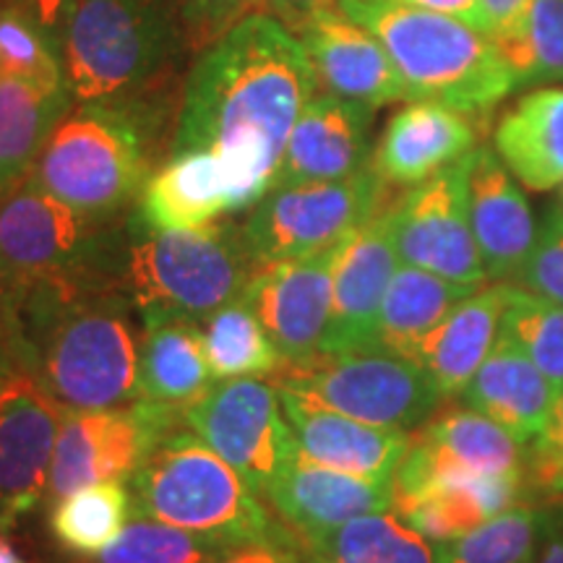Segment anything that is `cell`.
<instances>
[{"label":"cell","instance_id":"cell-26","mask_svg":"<svg viewBox=\"0 0 563 563\" xmlns=\"http://www.w3.org/2000/svg\"><path fill=\"white\" fill-rule=\"evenodd\" d=\"M493 150L530 191L563 186V89L543 87L519 97L498 121Z\"/></svg>","mask_w":563,"mask_h":563},{"label":"cell","instance_id":"cell-21","mask_svg":"<svg viewBox=\"0 0 563 563\" xmlns=\"http://www.w3.org/2000/svg\"><path fill=\"white\" fill-rule=\"evenodd\" d=\"M470 224L493 282H514L538 241L532 207L493 146H477L470 162Z\"/></svg>","mask_w":563,"mask_h":563},{"label":"cell","instance_id":"cell-28","mask_svg":"<svg viewBox=\"0 0 563 563\" xmlns=\"http://www.w3.org/2000/svg\"><path fill=\"white\" fill-rule=\"evenodd\" d=\"M214 382L199 323L159 321L144 327L139 347L141 399L186 412Z\"/></svg>","mask_w":563,"mask_h":563},{"label":"cell","instance_id":"cell-7","mask_svg":"<svg viewBox=\"0 0 563 563\" xmlns=\"http://www.w3.org/2000/svg\"><path fill=\"white\" fill-rule=\"evenodd\" d=\"M150 125L125 110L79 104L55 125L30 180L95 220H115L152 173Z\"/></svg>","mask_w":563,"mask_h":563},{"label":"cell","instance_id":"cell-18","mask_svg":"<svg viewBox=\"0 0 563 563\" xmlns=\"http://www.w3.org/2000/svg\"><path fill=\"white\" fill-rule=\"evenodd\" d=\"M277 391L295 446L302 456L363 481L391 485L394 473L410 446V431L371 426L300 394Z\"/></svg>","mask_w":563,"mask_h":563},{"label":"cell","instance_id":"cell-17","mask_svg":"<svg viewBox=\"0 0 563 563\" xmlns=\"http://www.w3.org/2000/svg\"><path fill=\"white\" fill-rule=\"evenodd\" d=\"M292 34L311 60L319 87L373 110L405 100L402 79L386 47L336 5L313 13Z\"/></svg>","mask_w":563,"mask_h":563},{"label":"cell","instance_id":"cell-37","mask_svg":"<svg viewBox=\"0 0 563 563\" xmlns=\"http://www.w3.org/2000/svg\"><path fill=\"white\" fill-rule=\"evenodd\" d=\"M509 66L519 84L563 81V0H532L522 45Z\"/></svg>","mask_w":563,"mask_h":563},{"label":"cell","instance_id":"cell-45","mask_svg":"<svg viewBox=\"0 0 563 563\" xmlns=\"http://www.w3.org/2000/svg\"><path fill=\"white\" fill-rule=\"evenodd\" d=\"M402 3L418 5V9L439 11L446 16L462 19L483 32V3L481 0H402Z\"/></svg>","mask_w":563,"mask_h":563},{"label":"cell","instance_id":"cell-41","mask_svg":"<svg viewBox=\"0 0 563 563\" xmlns=\"http://www.w3.org/2000/svg\"><path fill=\"white\" fill-rule=\"evenodd\" d=\"M481 3L483 32L501 47L504 58L511 60V55L522 45L532 0H481Z\"/></svg>","mask_w":563,"mask_h":563},{"label":"cell","instance_id":"cell-20","mask_svg":"<svg viewBox=\"0 0 563 563\" xmlns=\"http://www.w3.org/2000/svg\"><path fill=\"white\" fill-rule=\"evenodd\" d=\"M136 203V217L152 230H199L251 207L230 162L211 150L173 154L150 175Z\"/></svg>","mask_w":563,"mask_h":563},{"label":"cell","instance_id":"cell-34","mask_svg":"<svg viewBox=\"0 0 563 563\" xmlns=\"http://www.w3.org/2000/svg\"><path fill=\"white\" fill-rule=\"evenodd\" d=\"M517 344L545 373L555 391H563V306L519 285H509L501 316V334Z\"/></svg>","mask_w":563,"mask_h":563},{"label":"cell","instance_id":"cell-12","mask_svg":"<svg viewBox=\"0 0 563 563\" xmlns=\"http://www.w3.org/2000/svg\"><path fill=\"white\" fill-rule=\"evenodd\" d=\"M183 420L258 496H266L295 454L277 386L264 378H224L188 407Z\"/></svg>","mask_w":563,"mask_h":563},{"label":"cell","instance_id":"cell-46","mask_svg":"<svg viewBox=\"0 0 563 563\" xmlns=\"http://www.w3.org/2000/svg\"><path fill=\"white\" fill-rule=\"evenodd\" d=\"M532 563H563V506L555 509L551 530H548L543 545Z\"/></svg>","mask_w":563,"mask_h":563},{"label":"cell","instance_id":"cell-40","mask_svg":"<svg viewBox=\"0 0 563 563\" xmlns=\"http://www.w3.org/2000/svg\"><path fill=\"white\" fill-rule=\"evenodd\" d=\"M194 53H203L222 34L253 13L266 11V0H175Z\"/></svg>","mask_w":563,"mask_h":563},{"label":"cell","instance_id":"cell-39","mask_svg":"<svg viewBox=\"0 0 563 563\" xmlns=\"http://www.w3.org/2000/svg\"><path fill=\"white\" fill-rule=\"evenodd\" d=\"M514 285L530 290L540 298L563 306V211L561 207L545 214L538 230L530 256L514 277Z\"/></svg>","mask_w":563,"mask_h":563},{"label":"cell","instance_id":"cell-32","mask_svg":"<svg viewBox=\"0 0 563 563\" xmlns=\"http://www.w3.org/2000/svg\"><path fill=\"white\" fill-rule=\"evenodd\" d=\"M555 509L517 504L462 538L441 545V563H532L551 530Z\"/></svg>","mask_w":563,"mask_h":563},{"label":"cell","instance_id":"cell-30","mask_svg":"<svg viewBox=\"0 0 563 563\" xmlns=\"http://www.w3.org/2000/svg\"><path fill=\"white\" fill-rule=\"evenodd\" d=\"M302 543L313 563H441V545L394 511L365 514Z\"/></svg>","mask_w":563,"mask_h":563},{"label":"cell","instance_id":"cell-1","mask_svg":"<svg viewBox=\"0 0 563 563\" xmlns=\"http://www.w3.org/2000/svg\"><path fill=\"white\" fill-rule=\"evenodd\" d=\"M316 89L300 40L272 13H253L186 76L173 154L220 152L253 207L274 188L292 125Z\"/></svg>","mask_w":563,"mask_h":563},{"label":"cell","instance_id":"cell-14","mask_svg":"<svg viewBox=\"0 0 563 563\" xmlns=\"http://www.w3.org/2000/svg\"><path fill=\"white\" fill-rule=\"evenodd\" d=\"M332 251L266 264L245 287L243 302L256 313L282 361H306L323 350L332 319Z\"/></svg>","mask_w":563,"mask_h":563},{"label":"cell","instance_id":"cell-33","mask_svg":"<svg viewBox=\"0 0 563 563\" xmlns=\"http://www.w3.org/2000/svg\"><path fill=\"white\" fill-rule=\"evenodd\" d=\"M203 355L217 382L264 376L279 368L282 355L256 313L243 300L230 302L199 323Z\"/></svg>","mask_w":563,"mask_h":563},{"label":"cell","instance_id":"cell-9","mask_svg":"<svg viewBox=\"0 0 563 563\" xmlns=\"http://www.w3.org/2000/svg\"><path fill=\"white\" fill-rule=\"evenodd\" d=\"M277 389L300 394L371 426L412 431L431 420L443 397L410 357L378 347L316 352L306 361H282L269 373Z\"/></svg>","mask_w":563,"mask_h":563},{"label":"cell","instance_id":"cell-38","mask_svg":"<svg viewBox=\"0 0 563 563\" xmlns=\"http://www.w3.org/2000/svg\"><path fill=\"white\" fill-rule=\"evenodd\" d=\"M525 501L561 509L563 506V391L555 402L545 428L530 443H525Z\"/></svg>","mask_w":563,"mask_h":563},{"label":"cell","instance_id":"cell-23","mask_svg":"<svg viewBox=\"0 0 563 563\" xmlns=\"http://www.w3.org/2000/svg\"><path fill=\"white\" fill-rule=\"evenodd\" d=\"M473 150V118L435 102H410L386 123L371 165L389 186H418Z\"/></svg>","mask_w":563,"mask_h":563},{"label":"cell","instance_id":"cell-43","mask_svg":"<svg viewBox=\"0 0 563 563\" xmlns=\"http://www.w3.org/2000/svg\"><path fill=\"white\" fill-rule=\"evenodd\" d=\"M79 0H26L34 19L40 21V26L55 40V45H60L63 34H66L68 19L74 13Z\"/></svg>","mask_w":563,"mask_h":563},{"label":"cell","instance_id":"cell-15","mask_svg":"<svg viewBox=\"0 0 563 563\" xmlns=\"http://www.w3.org/2000/svg\"><path fill=\"white\" fill-rule=\"evenodd\" d=\"M66 410L30 376L0 394V525L11 530L47 490V475Z\"/></svg>","mask_w":563,"mask_h":563},{"label":"cell","instance_id":"cell-47","mask_svg":"<svg viewBox=\"0 0 563 563\" xmlns=\"http://www.w3.org/2000/svg\"><path fill=\"white\" fill-rule=\"evenodd\" d=\"M5 532H9V530H3V525H0V563H26V561L21 559V555L16 553V548H13V545L9 543V538H5Z\"/></svg>","mask_w":563,"mask_h":563},{"label":"cell","instance_id":"cell-11","mask_svg":"<svg viewBox=\"0 0 563 563\" xmlns=\"http://www.w3.org/2000/svg\"><path fill=\"white\" fill-rule=\"evenodd\" d=\"M183 426V410L146 399L110 410L66 412L47 475V504L87 485L131 481L159 441Z\"/></svg>","mask_w":563,"mask_h":563},{"label":"cell","instance_id":"cell-4","mask_svg":"<svg viewBox=\"0 0 563 563\" xmlns=\"http://www.w3.org/2000/svg\"><path fill=\"white\" fill-rule=\"evenodd\" d=\"M386 47L407 102H435L475 118L519 87L501 47L467 21L402 0H336Z\"/></svg>","mask_w":563,"mask_h":563},{"label":"cell","instance_id":"cell-44","mask_svg":"<svg viewBox=\"0 0 563 563\" xmlns=\"http://www.w3.org/2000/svg\"><path fill=\"white\" fill-rule=\"evenodd\" d=\"M336 0H266V11H272L287 30L295 32L306 19L323 9H332Z\"/></svg>","mask_w":563,"mask_h":563},{"label":"cell","instance_id":"cell-29","mask_svg":"<svg viewBox=\"0 0 563 563\" xmlns=\"http://www.w3.org/2000/svg\"><path fill=\"white\" fill-rule=\"evenodd\" d=\"M68 87H37L0 74V191L26 178L55 125L70 112Z\"/></svg>","mask_w":563,"mask_h":563},{"label":"cell","instance_id":"cell-25","mask_svg":"<svg viewBox=\"0 0 563 563\" xmlns=\"http://www.w3.org/2000/svg\"><path fill=\"white\" fill-rule=\"evenodd\" d=\"M553 384L517 344L498 336L490 355L464 386L462 399L498 426L530 443L545 428L555 402Z\"/></svg>","mask_w":563,"mask_h":563},{"label":"cell","instance_id":"cell-22","mask_svg":"<svg viewBox=\"0 0 563 563\" xmlns=\"http://www.w3.org/2000/svg\"><path fill=\"white\" fill-rule=\"evenodd\" d=\"M277 517L302 538L347 525L365 514L391 511V485L323 467L295 446L292 460L266 490Z\"/></svg>","mask_w":563,"mask_h":563},{"label":"cell","instance_id":"cell-42","mask_svg":"<svg viewBox=\"0 0 563 563\" xmlns=\"http://www.w3.org/2000/svg\"><path fill=\"white\" fill-rule=\"evenodd\" d=\"M21 308L24 285L0 269V361L11 363L21 373ZM24 376V373H21Z\"/></svg>","mask_w":563,"mask_h":563},{"label":"cell","instance_id":"cell-35","mask_svg":"<svg viewBox=\"0 0 563 563\" xmlns=\"http://www.w3.org/2000/svg\"><path fill=\"white\" fill-rule=\"evenodd\" d=\"M228 551L217 540L194 534L157 519L133 517L91 563H211Z\"/></svg>","mask_w":563,"mask_h":563},{"label":"cell","instance_id":"cell-13","mask_svg":"<svg viewBox=\"0 0 563 563\" xmlns=\"http://www.w3.org/2000/svg\"><path fill=\"white\" fill-rule=\"evenodd\" d=\"M473 152L397 196L391 201V228L399 262L481 287L488 272L470 224L467 180Z\"/></svg>","mask_w":563,"mask_h":563},{"label":"cell","instance_id":"cell-19","mask_svg":"<svg viewBox=\"0 0 563 563\" xmlns=\"http://www.w3.org/2000/svg\"><path fill=\"white\" fill-rule=\"evenodd\" d=\"M373 108L316 91L292 125L282 157L277 186L342 180L371 165Z\"/></svg>","mask_w":563,"mask_h":563},{"label":"cell","instance_id":"cell-31","mask_svg":"<svg viewBox=\"0 0 563 563\" xmlns=\"http://www.w3.org/2000/svg\"><path fill=\"white\" fill-rule=\"evenodd\" d=\"M131 490L121 481L87 485L51 506V532L66 553L95 559L131 517Z\"/></svg>","mask_w":563,"mask_h":563},{"label":"cell","instance_id":"cell-6","mask_svg":"<svg viewBox=\"0 0 563 563\" xmlns=\"http://www.w3.org/2000/svg\"><path fill=\"white\" fill-rule=\"evenodd\" d=\"M133 517L157 519L235 548L279 538L285 522L191 428L173 431L129 481Z\"/></svg>","mask_w":563,"mask_h":563},{"label":"cell","instance_id":"cell-36","mask_svg":"<svg viewBox=\"0 0 563 563\" xmlns=\"http://www.w3.org/2000/svg\"><path fill=\"white\" fill-rule=\"evenodd\" d=\"M0 74L47 89L68 87L63 55L55 51V40L42 30L26 3L0 9Z\"/></svg>","mask_w":563,"mask_h":563},{"label":"cell","instance_id":"cell-5","mask_svg":"<svg viewBox=\"0 0 563 563\" xmlns=\"http://www.w3.org/2000/svg\"><path fill=\"white\" fill-rule=\"evenodd\" d=\"M258 269L243 224L152 230L133 214L125 222L118 285L144 327L159 321L203 323L241 300Z\"/></svg>","mask_w":563,"mask_h":563},{"label":"cell","instance_id":"cell-16","mask_svg":"<svg viewBox=\"0 0 563 563\" xmlns=\"http://www.w3.org/2000/svg\"><path fill=\"white\" fill-rule=\"evenodd\" d=\"M391 201L336 245L332 319L321 352L373 347L386 287L402 264L394 243Z\"/></svg>","mask_w":563,"mask_h":563},{"label":"cell","instance_id":"cell-27","mask_svg":"<svg viewBox=\"0 0 563 563\" xmlns=\"http://www.w3.org/2000/svg\"><path fill=\"white\" fill-rule=\"evenodd\" d=\"M477 290V285H462L418 266L399 264L382 300L373 347L412 361L415 347Z\"/></svg>","mask_w":563,"mask_h":563},{"label":"cell","instance_id":"cell-48","mask_svg":"<svg viewBox=\"0 0 563 563\" xmlns=\"http://www.w3.org/2000/svg\"><path fill=\"white\" fill-rule=\"evenodd\" d=\"M16 376H21V373H19L16 368H13L11 363L0 361V394L5 391V386H9V384H11L13 378H16Z\"/></svg>","mask_w":563,"mask_h":563},{"label":"cell","instance_id":"cell-8","mask_svg":"<svg viewBox=\"0 0 563 563\" xmlns=\"http://www.w3.org/2000/svg\"><path fill=\"white\" fill-rule=\"evenodd\" d=\"M125 224L95 220L21 178L0 191V269L21 285L47 279L115 282Z\"/></svg>","mask_w":563,"mask_h":563},{"label":"cell","instance_id":"cell-2","mask_svg":"<svg viewBox=\"0 0 563 563\" xmlns=\"http://www.w3.org/2000/svg\"><path fill=\"white\" fill-rule=\"evenodd\" d=\"M141 334L144 321L115 282L24 285L21 373L66 412L139 402Z\"/></svg>","mask_w":563,"mask_h":563},{"label":"cell","instance_id":"cell-3","mask_svg":"<svg viewBox=\"0 0 563 563\" xmlns=\"http://www.w3.org/2000/svg\"><path fill=\"white\" fill-rule=\"evenodd\" d=\"M188 53L175 0H79L60 42L76 102L125 110L146 125Z\"/></svg>","mask_w":563,"mask_h":563},{"label":"cell","instance_id":"cell-24","mask_svg":"<svg viewBox=\"0 0 563 563\" xmlns=\"http://www.w3.org/2000/svg\"><path fill=\"white\" fill-rule=\"evenodd\" d=\"M511 282H496L462 300L412 352L443 399L456 397L473 382L501 334V316Z\"/></svg>","mask_w":563,"mask_h":563},{"label":"cell","instance_id":"cell-10","mask_svg":"<svg viewBox=\"0 0 563 563\" xmlns=\"http://www.w3.org/2000/svg\"><path fill=\"white\" fill-rule=\"evenodd\" d=\"M389 183L373 170L342 180L277 186L253 203L243 235L258 266L332 251L389 203Z\"/></svg>","mask_w":563,"mask_h":563},{"label":"cell","instance_id":"cell-49","mask_svg":"<svg viewBox=\"0 0 563 563\" xmlns=\"http://www.w3.org/2000/svg\"><path fill=\"white\" fill-rule=\"evenodd\" d=\"M559 207H561V211H563V194H561V203H559Z\"/></svg>","mask_w":563,"mask_h":563}]
</instances>
